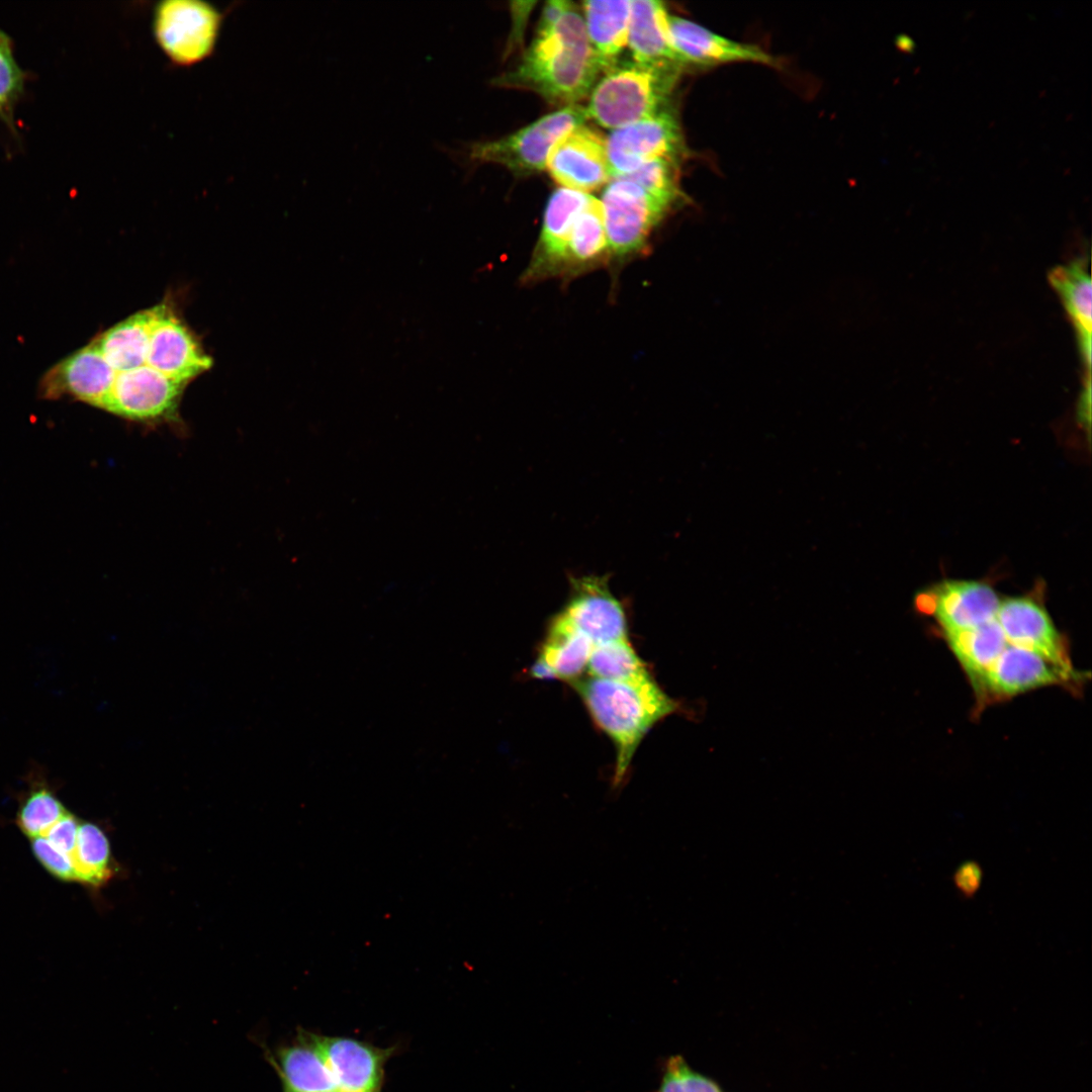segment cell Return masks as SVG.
<instances>
[{
    "mask_svg": "<svg viewBox=\"0 0 1092 1092\" xmlns=\"http://www.w3.org/2000/svg\"><path fill=\"white\" fill-rule=\"evenodd\" d=\"M600 73L580 10L571 1L553 0L545 4L519 64L492 83L532 90L567 106L589 94Z\"/></svg>",
    "mask_w": 1092,
    "mask_h": 1092,
    "instance_id": "obj_1",
    "label": "cell"
},
{
    "mask_svg": "<svg viewBox=\"0 0 1092 1092\" xmlns=\"http://www.w3.org/2000/svg\"><path fill=\"white\" fill-rule=\"evenodd\" d=\"M571 684L594 721L615 745L614 785L618 786L646 733L658 721L678 711L680 705L654 678L632 684L587 675Z\"/></svg>",
    "mask_w": 1092,
    "mask_h": 1092,
    "instance_id": "obj_2",
    "label": "cell"
},
{
    "mask_svg": "<svg viewBox=\"0 0 1092 1092\" xmlns=\"http://www.w3.org/2000/svg\"><path fill=\"white\" fill-rule=\"evenodd\" d=\"M681 69L619 61L590 90L587 117L613 130L657 113L668 106Z\"/></svg>",
    "mask_w": 1092,
    "mask_h": 1092,
    "instance_id": "obj_3",
    "label": "cell"
},
{
    "mask_svg": "<svg viewBox=\"0 0 1092 1092\" xmlns=\"http://www.w3.org/2000/svg\"><path fill=\"white\" fill-rule=\"evenodd\" d=\"M588 119L585 107L575 103L547 114L529 125L497 140L474 143L462 150L444 147L457 162L495 163L515 175L526 176L546 170L549 154L556 143Z\"/></svg>",
    "mask_w": 1092,
    "mask_h": 1092,
    "instance_id": "obj_4",
    "label": "cell"
},
{
    "mask_svg": "<svg viewBox=\"0 0 1092 1092\" xmlns=\"http://www.w3.org/2000/svg\"><path fill=\"white\" fill-rule=\"evenodd\" d=\"M224 13L198 0H165L153 10L154 38L171 65L191 67L216 49Z\"/></svg>",
    "mask_w": 1092,
    "mask_h": 1092,
    "instance_id": "obj_5",
    "label": "cell"
},
{
    "mask_svg": "<svg viewBox=\"0 0 1092 1092\" xmlns=\"http://www.w3.org/2000/svg\"><path fill=\"white\" fill-rule=\"evenodd\" d=\"M600 201L610 256L620 263L647 250L653 230L672 208L625 177L610 180Z\"/></svg>",
    "mask_w": 1092,
    "mask_h": 1092,
    "instance_id": "obj_6",
    "label": "cell"
},
{
    "mask_svg": "<svg viewBox=\"0 0 1092 1092\" xmlns=\"http://www.w3.org/2000/svg\"><path fill=\"white\" fill-rule=\"evenodd\" d=\"M611 178L627 175L658 158L679 161L686 145L679 121L668 106L657 113L613 129L606 139Z\"/></svg>",
    "mask_w": 1092,
    "mask_h": 1092,
    "instance_id": "obj_7",
    "label": "cell"
},
{
    "mask_svg": "<svg viewBox=\"0 0 1092 1092\" xmlns=\"http://www.w3.org/2000/svg\"><path fill=\"white\" fill-rule=\"evenodd\" d=\"M592 195L556 189L545 208L539 240L523 274L524 283L562 277L575 220Z\"/></svg>",
    "mask_w": 1092,
    "mask_h": 1092,
    "instance_id": "obj_8",
    "label": "cell"
},
{
    "mask_svg": "<svg viewBox=\"0 0 1092 1092\" xmlns=\"http://www.w3.org/2000/svg\"><path fill=\"white\" fill-rule=\"evenodd\" d=\"M546 169L562 188L596 190L611 179L606 140L584 124L576 126L553 147Z\"/></svg>",
    "mask_w": 1092,
    "mask_h": 1092,
    "instance_id": "obj_9",
    "label": "cell"
},
{
    "mask_svg": "<svg viewBox=\"0 0 1092 1092\" xmlns=\"http://www.w3.org/2000/svg\"><path fill=\"white\" fill-rule=\"evenodd\" d=\"M569 598L560 612L595 645L628 638L622 603L606 576L583 575L570 581Z\"/></svg>",
    "mask_w": 1092,
    "mask_h": 1092,
    "instance_id": "obj_10",
    "label": "cell"
},
{
    "mask_svg": "<svg viewBox=\"0 0 1092 1092\" xmlns=\"http://www.w3.org/2000/svg\"><path fill=\"white\" fill-rule=\"evenodd\" d=\"M996 620L1008 644L1033 651L1075 677L1065 640L1035 601L1011 598L1000 602Z\"/></svg>",
    "mask_w": 1092,
    "mask_h": 1092,
    "instance_id": "obj_11",
    "label": "cell"
},
{
    "mask_svg": "<svg viewBox=\"0 0 1092 1092\" xmlns=\"http://www.w3.org/2000/svg\"><path fill=\"white\" fill-rule=\"evenodd\" d=\"M672 47L682 64L715 66L748 62L778 66V60L761 48L720 35L684 17H667Z\"/></svg>",
    "mask_w": 1092,
    "mask_h": 1092,
    "instance_id": "obj_12",
    "label": "cell"
},
{
    "mask_svg": "<svg viewBox=\"0 0 1092 1092\" xmlns=\"http://www.w3.org/2000/svg\"><path fill=\"white\" fill-rule=\"evenodd\" d=\"M111 385V371L90 343L46 373L40 382V393L48 398L68 395L103 410Z\"/></svg>",
    "mask_w": 1092,
    "mask_h": 1092,
    "instance_id": "obj_13",
    "label": "cell"
},
{
    "mask_svg": "<svg viewBox=\"0 0 1092 1092\" xmlns=\"http://www.w3.org/2000/svg\"><path fill=\"white\" fill-rule=\"evenodd\" d=\"M313 1035L337 1083V1089L380 1091L384 1064L392 1050L380 1049L351 1037Z\"/></svg>",
    "mask_w": 1092,
    "mask_h": 1092,
    "instance_id": "obj_14",
    "label": "cell"
},
{
    "mask_svg": "<svg viewBox=\"0 0 1092 1092\" xmlns=\"http://www.w3.org/2000/svg\"><path fill=\"white\" fill-rule=\"evenodd\" d=\"M928 601L944 634L972 629L996 619L1000 606L991 586L965 580L937 585Z\"/></svg>",
    "mask_w": 1092,
    "mask_h": 1092,
    "instance_id": "obj_15",
    "label": "cell"
},
{
    "mask_svg": "<svg viewBox=\"0 0 1092 1092\" xmlns=\"http://www.w3.org/2000/svg\"><path fill=\"white\" fill-rule=\"evenodd\" d=\"M1074 678L1041 655L1011 644L989 668L978 692L990 691L995 696L1016 694Z\"/></svg>",
    "mask_w": 1092,
    "mask_h": 1092,
    "instance_id": "obj_16",
    "label": "cell"
},
{
    "mask_svg": "<svg viewBox=\"0 0 1092 1092\" xmlns=\"http://www.w3.org/2000/svg\"><path fill=\"white\" fill-rule=\"evenodd\" d=\"M593 649V642L559 611L550 621L531 671L538 678L573 681L586 669Z\"/></svg>",
    "mask_w": 1092,
    "mask_h": 1092,
    "instance_id": "obj_17",
    "label": "cell"
},
{
    "mask_svg": "<svg viewBox=\"0 0 1092 1092\" xmlns=\"http://www.w3.org/2000/svg\"><path fill=\"white\" fill-rule=\"evenodd\" d=\"M668 13L656 0H631L628 41L632 61L684 68L670 40Z\"/></svg>",
    "mask_w": 1092,
    "mask_h": 1092,
    "instance_id": "obj_18",
    "label": "cell"
},
{
    "mask_svg": "<svg viewBox=\"0 0 1092 1092\" xmlns=\"http://www.w3.org/2000/svg\"><path fill=\"white\" fill-rule=\"evenodd\" d=\"M1049 280L1075 327L1085 374L1091 375L1092 282L1087 265L1083 259L1060 265L1050 272Z\"/></svg>",
    "mask_w": 1092,
    "mask_h": 1092,
    "instance_id": "obj_19",
    "label": "cell"
},
{
    "mask_svg": "<svg viewBox=\"0 0 1092 1092\" xmlns=\"http://www.w3.org/2000/svg\"><path fill=\"white\" fill-rule=\"evenodd\" d=\"M584 24L601 73L613 68L627 46L631 1L582 3Z\"/></svg>",
    "mask_w": 1092,
    "mask_h": 1092,
    "instance_id": "obj_20",
    "label": "cell"
},
{
    "mask_svg": "<svg viewBox=\"0 0 1092 1092\" xmlns=\"http://www.w3.org/2000/svg\"><path fill=\"white\" fill-rule=\"evenodd\" d=\"M277 1059L284 1089L290 1092L337 1090V1083L312 1033L300 1034L297 1041L278 1052Z\"/></svg>",
    "mask_w": 1092,
    "mask_h": 1092,
    "instance_id": "obj_21",
    "label": "cell"
},
{
    "mask_svg": "<svg viewBox=\"0 0 1092 1092\" xmlns=\"http://www.w3.org/2000/svg\"><path fill=\"white\" fill-rule=\"evenodd\" d=\"M611 259L601 201L590 196L578 214L568 246L562 278H573Z\"/></svg>",
    "mask_w": 1092,
    "mask_h": 1092,
    "instance_id": "obj_22",
    "label": "cell"
},
{
    "mask_svg": "<svg viewBox=\"0 0 1092 1092\" xmlns=\"http://www.w3.org/2000/svg\"><path fill=\"white\" fill-rule=\"evenodd\" d=\"M945 638L977 690L1008 644L996 619L972 629L946 633Z\"/></svg>",
    "mask_w": 1092,
    "mask_h": 1092,
    "instance_id": "obj_23",
    "label": "cell"
},
{
    "mask_svg": "<svg viewBox=\"0 0 1092 1092\" xmlns=\"http://www.w3.org/2000/svg\"><path fill=\"white\" fill-rule=\"evenodd\" d=\"M586 670L592 676L624 682L640 684L653 679L628 638L595 645Z\"/></svg>",
    "mask_w": 1092,
    "mask_h": 1092,
    "instance_id": "obj_24",
    "label": "cell"
},
{
    "mask_svg": "<svg viewBox=\"0 0 1092 1092\" xmlns=\"http://www.w3.org/2000/svg\"><path fill=\"white\" fill-rule=\"evenodd\" d=\"M110 847L104 832L95 824L80 822L72 854L76 881L99 886L112 872Z\"/></svg>",
    "mask_w": 1092,
    "mask_h": 1092,
    "instance_id": "obj_25",
    "label": "cell"
},
{
    "mask_svg": "<svg viewBox=\"0 0 1092 1092\" xmlns=\"http://www.w3.org/2000/svg\"><path fill=\"white\" fill-rule=\"evenodd\" d=\"M67 812L53 791L38 785L25 796L17 812L16 823L32 839L44 836Z\"/></svg>",
    "mask_w": 1092,
    "mask_h": 1092,
    "instance_id": "obj_26",
    "label": "cell"
},
{
    "mask_svg": "<svg viewBox=\"0 0 1092 1092\" xmlns=\"http://www.w3.org/2000/svg\"><path fill=\"white\" fill-rule=\"evenodd\" d=\"M678 161L658 158L647 162L625 177L671 207L681 201L684 193L678 182Z\"/></svg>",
    "mask_w": 1092,
    "mask_h": 1092,
    "instance_id": "obj_27",
    "label": "cell"
},
{
    "mask_svg": "<svg viewBox=\"0 0 1092 1092\" xmlns=\"http://www.w3.org/2000/svg\"><path fill=\"white\" fill-rule=\"evenodd\" d=\"M25 74L17 64L9 35L0 30V117L11 121L13 106L23 92Z\"/></svg>",
    "mask_w": 1092,
    "mask_h": 1092,
    "instance_id": "obj_28",
    "label": "cell"
},
{
    "mask_svg": "<svg viewBox=\"0 0 1092 1092\" xmlns=\"http://www.w3.org/2000/svg\"><path fill=\"white\" fill-rule=\"evenodd\" d=\"M658 1092H722L710 1078L694 1071L680 1056L669 1059Z\"/></svg>",
    "mask_w": 1092,
    "mask_h": 1092,
    "instance_id": "obj_29",
    "label": "cell"
},
{
    "mask_svg": "<svg viewBox=\"0 0 1092 1092\" xmlns=\"http://www.w3.org/2000/svg\"><path fill=\"white\" fill-rule=\"evenodd\" d=\"M31 847L39 862L62 881H76L72 857L54 847L46 837L32 838Z\"/></svg>",
    "mask_w": 1092,
    "mask_h": 1092,
    "instance_id": "obj_30",
    "label": "cell"
},
{
    "mask_svg": "<svg viewBox=\"0 0 1092 1092\" xmlns=\"http://www.w3.org/2000/svg\"><path fill=\"white\" fill-rule=\"evenodd\" d=\"M79 824L80 822L78 819L70 812H67L50 828L43 837H46L54 847L72 857L76 845Z\"/></svg>",
    "mask_w": 1092,
    "mask_h": 1092,
    "instance_id": "obj_31",
    "label": "cell"
},
{
    "mask_svg": "<svg viewBox=\"0 0 1092 1092\" xmlns=\"http://www.w3.org/2000/svg\"><path fill=\"white\" fill-rule=\"evenodd\" d=\"M983 880V870L974 860H967L957 868L952 881L954 888L964 898H972L980 890Z\"/></svg>",
    "mask_w": 1092,
    "mask_h": 1092,
    "instance_id": "obj_32",
    "label": "cell"
},
{
    "mask_svg": "<svg viewBox=\"0 0 1092 1092\" xmlns=\"http://www.w3.org/2000/svg\"><path fill=\"white\" fill-rule=\"evenodd\" d=\"M1077 408L1079 422L1089 431L1091 423V380H1084V387Z\"/></svg>",
    "mask_w": 1092,
    "mask_h": 1092,
    "instance_id": "obj_33",
    "label": "cell"
},
{
    "mask_svg": "<svg viewBox=\"0 0 1092 1092\" xmlns=\"http://www.w3.org/2000/svg\"><path fill=\"white\" fill-rule=\"evenodd\" d=\"M898 46L903 50H908L913 47V41L907 36L901 35L898 37Z\"/></svg>",
    "mask_w": 1092,
    "mask_h": 1092,
    "instance_id": "obj_34",
    "label": "cell"
},
{
    "mask_svg": "<svg viewBox=\"0 0 1092 1092\" xmlns=\"http://www.w3.org/2000/svg\"><path fill=\"white\" fill-rule=\"evenodd\" d=\"M335 1091L336 1092H356V1091H348V1090H343V1089H337Z\"/></svg>",
    "mask_w": 1092,
    "mask_h": 1092,
    "instance_id": "obj_35",
    "label": "cell"
},
{
    "mask_svg": "<svg viewBox=\"0 0 1092 1092\" xmlns=\"http://www.w3.org/2000/svg\"><path fill=\"white\" fill-rule=\"evenodd\" d=\"M284 1092H290V1091H288V1090L284 1089Z\"/></svg>",
    "mask_w": 1092,
    "mask_h": 1092,
    "instance_id": "obj_36",
    "label": "cell"
},
{
    "mask_svg": "<svg viewBox=\"0 0 1092 1092\" xmlns=\"http://www.w3.org/2000/svg\"><path fill=\"white\" fill-rule=\"evenodd\" d=\"M331 1092H336V1091H331Z\"/></svg>",
    "mask_w": 1092,
    "mask_h": 1092,
    "instance_id": "obj_37",
    "label": "cell"
}]
</instances>
